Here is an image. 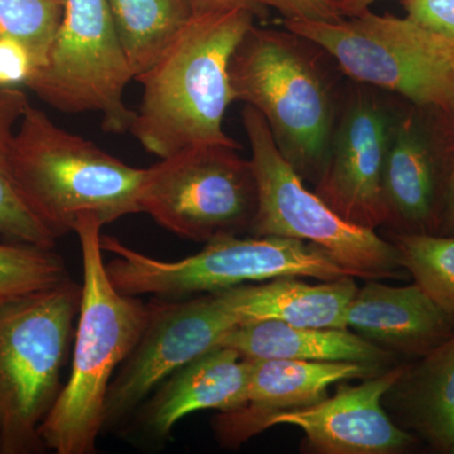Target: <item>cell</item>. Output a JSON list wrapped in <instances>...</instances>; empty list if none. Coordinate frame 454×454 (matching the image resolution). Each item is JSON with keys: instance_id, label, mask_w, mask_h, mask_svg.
Segmentation results:
<instances>
[{"instance_id": "cell-3", "label": "cell", "mask_w": 454, "mask_h": 454, "mask_svg": "<svg viewBox=\"0 0 454 454\" xmlns=\"http://www.w3.org/2000/svg\"><path fill=\"white\" fill-rule=\"evenodd\" d=\"M12 177L32 214L61 238L83 217L103 225L139 214L145 169L57 127L28 103L9 152Z\"/></svg>"}, {"instance_id": "cell-5", "label": "cell", "mask_w": 454, "mask_h": 454, "mask_svg": "<svg viewBox=\"0 0 454 454\" xmlns=\"http://www.w3.org/2000/svg\"><path fill=\"white\" fill-rule=\"evenodd\" d=\"M82 286L71 278L0 301V454L43 452L40 427L62 387Z\"/></svg>"}, {"instance_id": "cell-18", "label": "cell", "mask_w": 454, "mask_h": 454, "mask_svg": "<svg viewBox=\"0 0 454 454\" xmlns=\"http://www.w3.org/2000/svg\"><path fill=\"white\" fill-rule=\"evenodd\" d=\"M357 289L354 277L322 284L282 277L215 293L240 324L274 321L297 327L348 328L346 315Z\"/></svg>"}, {"instance_id": "cell-7", "label": "cell", "mask_w": 454, "mask_h": 454, "mask_svg": "<svg viewBox=\"0 0 454 454\" xmlns=\"http://www.w3.org/2000/svg\"><path fill=\"white\" fill-rule=\"evenodd\" d=\"M339 22L284 20L356 82L387 90L454 121V50L411 18L366 11Z\"/></svg>"}, {"instance_id": "cell-24", "label": "cell", "mask_w": 454, "mask_h": 454, "mask_svg": "<svg viewBox=\"0 0 454 454\" xmlns=\"http://www.w3.org/2000/svg\"><path fill=\"white\" fill-rule=\"evenodd\" d=\"M67 278L64 259L53 249L0 243V301L50 288Z\"/></svg>"}, {"instance_id": "cell-13", "label": "cell", "mask_w": 454, "mask_h": 454, "mask_svg": "<svg viewBox=\"0 0 454 454\" xmlns=\"http://www.w3.org/2000/svg\"><path fill=\"white\" fill-rule=\"evenodd\" d=\"M406 364L390 367L358 385L340 384L336 394L316 404L271 417L303 430L307 446L321 454H397L415 444L411 433L397 426L382 397L404 372Z\"/></svg>"}, {"instance_id": "cell-9", "label": "cell", "mask_w": 454, "mask_h": 454, "mask_svg": "<svg viewBox=\"0 0 454 454\" xmlns=\"http://www.w3.org/2000/svg\"><path fill=\"white\" fill-rule=\"evenodd\" d=\"M223 145L188 146L145 169L139 211L188 240L249 232L258 187L250 160Z\"/></svg>"}, {"instance_id": "cell-6", "label": "cell", "mask_w": 454, "mask_h": 454, "mask_svg": "<svg viewBox=\"0 0 454 454\" xmlns=\"http://www.w3.org/2000/svg\"><path fill=\"white\" fill-rule=\"evenodd\" d=\"M113 254L106 270L119 292L140 297L188 298L282 277L336 280L351 277L330 256L306 241L278 236H226L181 260H160L101 235Z\"/></svg>"}, {"instance_id": "cell-23", "label": "cell", "mask_w": 454, "mask_h": 454, "mask_svg": "<svg viewBox=\"0 0 454 454\" xmlns=\"http://www.w3.org/2000/svg\"><path fill=\"white\" fill-rule=\"evenodd\" d=\"M400 265L443 310L454 328V236L393 232Z\"/></svg>"}, {"instance_id": "cell-19", "label": "cell", "mask_w": 454, "mask_h": 454, "mask_svg": "<svg viewBox=\"0 0 454 454\" xmlns=\"http://www.w3.org/2000/svg\"><path fill=\"white\" fill-rule=\"evenodd\" d=\"M391 419L437 452L454 454V336L406 364L382 397Z\"/></svg>"}, {"instance_id": "cell-22", "label": "cell", "mask_w": 454, "mask_h": 454, "mask_svg": "<svg viewBox=\"0 0 454 454\" xmlns=\"http://www.w3.org/2000/svg\"><path fill=\"white\" fill-rule=\"evenodd\" d=\"M20 88L0 89V235L13 241L53 249L57 239L41 223L18 192L9 166L12 140L28 106Z\"/></svg>"}, {"instance_id": "cell-10", "label": "cell", "mask_w": 454, "mask_h": 454, "mask_svg": "<svg viewBox=\"0 0 454 454\" xmlns=\"http://www.w3.org/2000/svg\"><path fill=\"white\" fill-rule=\"evenodd\" d=\"M131 79L106 0H64L46 61L26 86L61 112L101 113L104 130L121 134L136 121L124 101Z\"/></svg>"}, {"instance_id": "cell-29", "label": "cell", "mask_w": 454, "mask_h": 454, "mask_svg": "<svg viewBox=\"0 0 454 454\" xmlns=\"http://www.w3.org/2000/svg\"><path fill=\"white\" fill-rule=\"evenodd\" d=\"M192 9L193 16L219 13V12L232 11V9H247L252 12L254 17H267L268 8L260 0H188Z\"/></svg>"}, {"instance_id": "cell-11", "label": "cell", "mask_w": 454, "mask_h": 454, "mask_svg": "<svg viewBox=\"0 0 454 454\" xmlns=\"http://www.w3.org/2000/svg\"><path fill=\"white\" fill-rule=\"evenodd\" d=\"M239 324L217 293L153 304L138 345L110 384L104 429L121 426L170 373L217 348Z\"/></svg>"}, {"instance_id": "cell-27", "label": "cell", "mask_w": 454, "mask_h": 454, "mask_svg": "<svg viewBox=\"0 0 454 454\" xmlns=\"http://www.w3.org/2000/svg\"><path fill=\"white\" fill-rule=\"evenodd\" d=\"M38 65L20 42L0 38V89L26 86Z\"/></svg>"}, {"instance_id": "cell-26", "label": "cell", "mask_w": 454, "mask_h": 454, "mask_svg": "<svg viewBox=\"0 0 454 454\" xmlns=\"http://www.w3.org/2000/svg\"><path fill=\"white\" fill-rule=\"evenodd\" d=\"M406 17L438 33L454 50V0H403Z\"/></svg>"}, {"instance_id": "cell-17", "label": "cell", "mask_w": 454, "mask_h": 454, "mask_svg": "<svg viewBox=\"0 0 454 454\" xmlns=\"http://www.w3.org/2000/svg\"><path fill=\"white\" fill-rule=\"evenodd\" d=\"M382 186L394 232L434 234L444 182L432 143L411 115L394 119Z\"/></svg>"}, {"instance_id": "cell-12", "label": "cell", "mask_w": 454, "mask_h": 454, "mask_svg": "<svg viewBox=\"0 0 454 454\" xmlns=\"http://www.w3.org/2000/svg\"><path fill=\"white\" fill-rule=\"evenodd\" d=\"M395 114L373 95L355 92L336 121L317 195L343 219L375 230L389 223L385 157Z\"/></svg>"}, {"instance_id": "cell-8", "label": "cell", "mask_w": 454, "mask_h": 454, "mask_svg": "<svg viewBox=\"0 0 454 454\" xmlns=\"http://www.w3.org/2000/svg\"><path fill=\"white\" fill-rule=\"evenodd\" d=\"M241 116L258 187L252 236H278L315 245L354 278L380 280L404 276L395 245L375 230L343 219L310 192L280 153L258 110L245 106Z\"/></svg>"}, {"instance_id": "cell-21", "label": "cell", "mask_w": 454, "mask_h": 454, "mask_svg": "<svg viewBox=\"0 0 454 454\" xmlns=\"http://www.w3.org/2000/svg\"><path fill=\"white\" fill-rule=\"evenodd\" d=\"M134 80L163 55L193 17L188 0H106Z\"/></svg>"}, {"instance_id": "cell-20", "label": "cell", "mask_w": 454, "mask_h": 454, "mask_svg": "<svg viewBox=\"0 0 454 454\" xmlns=\"http://www.w3.org/2000/svg\"><path fill=\"white\" fill-rule=\"evenodd\" d=\"M245 360L358 363L385 369L396 355L348 328L297 327L274 321L244 322L221 340Z\"/></svg>"}, {"instance_id": "cell-25", "label": "cell", "mask_w": 454, "mask_h": 454, "mask_svg": "<svg viewBox=\"0 0 454 454\" xmlns=\"http://www.w3.org/2000/svg\"><path fill=\"white\" fill-rule=\"evenodd\" d=\"M62 13L64 0H0V38L25 44L40 67L46 61Z\"/></svg>"}, {"instance_id": "cell-15", "label": "cell", "mask_w": 454, "mask_h": 454, "mask_svg": "<svg viewBox=\"0 0 454 454\" xmlns=\"http://www.w3.org/2000/svg\"><path fill=\"white\" fill-rule=\"evenodd\" d=\"M247 360L235 349L217 346L179 367L155 387L140 405L139 428L149 438L162 441L187 415L241 408L247 403Z\"/></svg>"}, {"instance_id": "cell-31", "label": "cell", "mask_w": 454, "mask_h": 454, "mask_svg": "<svg viewBox=\"0 0 454 454\" xmlns=\"http://www.w3.org/2000/svg\"><path fill=\"white\" fill-rule=\"evenodd\" d=\"M378 0H333L337 11L342 17H355L369 11L370 5Z\"/></svg>"}, {"instance_id": "cell-1", "label": "cell", "mask_w": 454, "mask_h": 454, "mask_svg": "<svg viewBox=\"0 0 454 454\" xmlns=\"http://www.w3.org/2000/svg\"><path fill=\"white\" fill-rule=\"evenodd\" d=\"M253 20L247 9L193 16L137 79L143 98L129 131L149 153L166 158L205 145L241 148L223 131V122L235 101L230 59Z\"/></svg>"}, {"instance_id": "cell-30", "label": "cell", "mask_w": 454, "mask_h": 454, "mask_svg": "<svg viewBox=\"0 0 454 454\" xmlns=\"http://www.w3.org/2000/svg\"><path fill=\"white\" fill-rule=\"evenodd\" d=\"M434 235L454 236V164L444 182L441 211Z\"/></svg>"}, {"instance_id": "cell-16", "label": "cell", "mask_w": 454, "mask_h": 454, "mask_svg": "<svg viewBox=\"0 0 454 454\" xmlns=\"http://www.w3.org/2000/svg\"><path fill=\"white\" fill-rule=\"evenodd\" d=\"M346 327L396 356L415 358L454 336L446 313L417 283L391 286L369 280L349 303Z\"/></svg>"}, {"instance_id": "cell-2", "label": "cell", "mask_w": 454, "mask_h": 454, "mask_svg": "<svg viewBox=\"0 0 454 454\" xmlns=\"http://www.w3.org/2000/svg\"><path fill=\"white\" fill-rule=\"evenodd\" d=\"M103 226L97 217L88 216L74 227L83 278L73 367L40 427L42 443L56 454L95 452L110 384L153 313V304L119 292L110 280L101 247Z\"/></svg>"}, {"instance_id": "cell-28", "label": "cell", "mask_w": 454, "mask_h": 454, "mask_svg": "<svg viewBox=\"0 0 454 454\" xmlns=\"http://www.w3.org/2000/svg\"><path fill=\"white\" fill-rule=\"evenodd\" d=\"M264 7L279 12L284 20L339 22L343 20L333 0H260Z\"/></svg>"}, {"instance_id": "cell-4", "label": "cell", "mask_w": 454, "mask_h": 454, "mask_svg": "<svg viewBox=\"0 0 454 454\" xmlns=\"http://www.w3.org/2000/svg\"><path fill=\"white\" fill-rule=\"evenodd\" d=\"M235 101L258 110L303 181L321 177L336 127L333 92L294 33L252 26L229 64Z\"/></svg>"}, {"instance_id": "cell-14", "label": "cell", "mask_w": 454, "mask_h": 454, "mask_svg": "<svg viewBox=\"0 0 454 454\" xmlns=\"http://www.w3.org/2000/svg\"><path fill=\"white\" fill-rule=\"evenodd\" d=\"M247 403L221 413L214 423L223 446L239 448L268 428L274 415L316 404L328 396V387L352 379H369L385 372L358 363H313L297 360H247Z\"/></svg>"}]
</instances>
